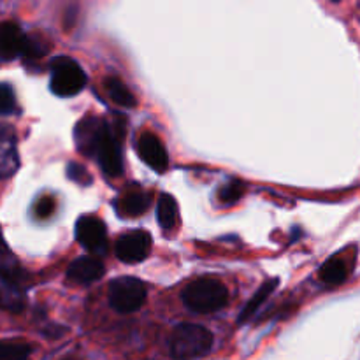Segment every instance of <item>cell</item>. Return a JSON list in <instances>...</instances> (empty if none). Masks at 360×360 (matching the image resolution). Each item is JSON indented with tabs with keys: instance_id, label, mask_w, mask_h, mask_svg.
I'll list each match as a JSON object with an SVG mask.
<instances>
[{
	"instance_id": "obj_1",
	"label": "cell",
	"mask_w": 360,
	"mask_h": 360,
	"mask_svg": "<svg viewBox=\"0 0 360 360\" xmlns=\"http://www.w3.org/2000/svg\"><path fill=\"white\" fill-rule=\"evenodd\" d=\"M211 330L197 323H179L169 336V352L174 360L202 359L213 350Z\"/></svg>"
},
{
	"instance_id": "obj_2",
	"label": "cell",
	"mask_w": 360,
	"mask_h": 360,
	"mask_svg": "<svg viewBox=\"0 0 360 360\" xmlns=\"http://www.w3.org/2000/svg\"><path fill=\"white\" fill-rule=\"evenodd\" d=\"M183 302L192 311L207 315L220 311L229 302V290L221 281L214 278H200L185 287L181 294Z\"/></svg>"
},
{
	"instance_id": "obj_3",
	"label": "cell",
	"mask_w": 360,
	"mask_h": 360,
	"mask_svg": "<svg viewBox=\"0 0 360 360\" xmlns=\"http://www.w3.org/2000/svg\"><path fill=\"white\" fill-rule=\"evenodd\" d=\"M146 285L132 276H120L109 283V304L118 313H134L146 302Z\"/></svg>"
},
{
	"instance_id": "obj_4",
	"label": "cell",
	"mask_w": 360,
	"mask_h": 360,
	"mask_svg": "<svg viewBox=\"0 0 360 360\" xmlns=\"http://www.w3.org/2000/svg\"><path fill=\"white\" fill-rule=\"evenodd\" d=\"M86 84V74L69 56H56L51 62V86L53 94L58 97H72L79 94Z\"/></svg>"
},
{
	"instance_id": "obj_5",
	"label": "cell",
	"mask_w": 360,
	"mask_h": 360,
	"mask_svg": "<svg viewBox=\"0 0 360 360\" xmlns=\"http://www.w3.org/2000/svg\"><path fill=\"white\" fill-rule=\"evenodd\" d=\"M109 130L111 129H109V125L104 120H81L76 125V130H74V139H76V146L79 153L86 155V157H95L101 144L104 143L105 136L109 134Z\"/></svg>"
},
{
	"instance_id": "obj_6",
	"label": "cell",
	"mask_w": 360,
	"mask_h": 360,
	"mask_svg": "<svg viewBox=\"0 0 360 360\" xmlns=\"http://www.w3.org/2000/svg\"><path fill=\"white\" fill-rule=\"evenodd\" d=\"M151 250V238L144 231H129L115 243V253L122 262L136 264L148 257Z\"/></svg>"
},
{
	"instance_id": "obj_7",
	"label": "cell",
	"mask_w": 360,
	"mask_h": 360,
	"mask_svg": "<svg viewBox=\"0 0 360 360\" xmlns=\"http://www.w3.org/2000/svg\"><path fill=\"white\" fill-rule=\"evenodd\" d=\"M76 238L81 246L94 253H104L108 248V231L104 221L95 217H81L76 224Z\"/></svg>"
},
{
	"instance_id": "obj_8",
	"label": "cell",
	"mask_w": 360,
	"mask_h": 360,
	"mask_svg": "<svg viewBox=\"0 0 360 360\" xmlns=\"http://www.w3.org/2000/svg\"><path fill=\"white\" fill-rule=\"evenodd\" d=\"M98 162H101L102 171L108 176H120L123 171V158L122 150H120V134L115 130H109L105 136L104 143L98 148L97 155H95Z\"/></svg>"
},
{
	"instance_id": "obj_9",
	"label": "cell",
	"mask_w": 360,
	"mask_h": 360,
	"mask_svg": "<svg viewBox=\"0 0 360 360\" xmlns=\"http://www.w3.org/2000/svg\"><path fill=\"white\" fill-rule=\"evenodd\" d=\"M137 153L155 171L162 172L167 167V151L155 134H143L137 141Z\"/></svg>"
},
{
	"instance_id": "obj_10",
	"label": "cell",
	"mask_w": 360,
	"mask_h": 360,
	"mask_svg": "<svg viewBox=\"0 0 360 360\" xmlns=\"http://www.w3.org/2000/svg\"><path fill=\"white\" fill-rule=\"evenodd\" d=\"M105 273L104 264L95 257H79L74 260L67 269V276L70 281L79 285L94 283V281L101 280Z\"/></svg>"
},
{
	"instance_id": "obj_11",
	"label": "cell",
	"mask_w": 360,
	"mask_h": 360,
	"mask_svg": "<svg viewBox=\"0 0 360 360\" xmlns=\"http://www.w3.org/2000/svg\"><path fill=\"white\" fill-rule=\"evenodd\" d=\"M151 204L150 193L144 190H125L116 199V211L122 217H139L146 213Z\"/></svg>"
},
{
	"instance_id": "obj_12",
	"label": "cell",
	"mask_w": 360,
	"mask_h": 360,
	"mask_svg": "<svg viewBox=\"0 0 360 360\" xmlns=\"http://www.w3.org/2000/svg\"><path fill=\"white\" fill-rule=\"evenodd\" d=\"M27 35L21 32L20 25L13 21H6L0 30V53L4 60H13L14 56L21 55Z\"/></svg>"
},
{
	"instance_id": "obj_13",
	"label": "cell",
	"mask_w": 360,
	"mask_h": 360,
	"mask_svg": "<svg viewBox=\"0 0 360 360\" xmlns=\"http://www.w3.org/2000/svg\"><path fill=\"white\" fill-rule=\"evenodd\" d=\"M278 285H280L278 278H273V280H267L266 283H262V287L255 292V295H253V297L246 302V306L243 308V311L239 313L238 326H245V323H248L250 320L255 316V313L262 308V304L267 301V299H269V295L276 290Z\"/></svg>"
},
{
	"instance_id": "obj_14",
	"label": "cell",
	"mask_w": 360,
	"mask_h": 360,
	"mask_svg": "<svg viewBox=\"0 0 360 360\" xmlns=\"http://www.w3.org/2000/svg\"><path fill=\"white\" fill-rule=\"evenodd\" d=\"M104 86H105V91H108L109 98H111L116 105H120V108L129 109V108H134V105L137 104V101H136V97L132 95V91H130L129 88H127L125 84L118 79V77H108L104 83Z\"/></svg>"
},
{
	"instance_id": "obj_15",
	"label": "cell",
	"mask_w": 360,
	"mask_h": 360,
	"mask_svg": "<svg viewBox=\"0 0 360 360\" xmlns=\"http://www.w3.org/2000/svg\"><path fill=\"white\" fill-rule=\"evenodd\" d=\"M348 267L345 264L343 259L340 257H333V259L327 260L323 264V267L320 269V278H322L323 283L327 285H340L347 280Z\"/></svg>"
},
{
	"instance_id": "obj_16",
	"label": "cell",
	"mask_w": 360,
	"mask_h": 360,
	"mask_svg": "<svg viewBox=\"0 0 360 360\" xmlns=\"http://www.w3.org/2000/svg\"><path fill=\"white\" fill-rule=\"evenodd\" d=\"M157 217L158 224L165 231L174 227L176 221H178V206H176V200L169 193H162L160 199H158Z\"/></svg>"
},
{
	"instance_id": "obj_17",
	"label": "cell",
	"mask_w": 360,
	"mask_h": 360,
	"mask_svg": "<svg viewBox=\"0 0 360 360\" xmlns=\"http://www.w3.org/2000/svg\"><path fill=\"white\" fill-rule=\"evenodd\" d=\"M34 348L25 341H4L0 345V360H28Z\"/></svg>"
},
{
	"instance_id": "obj_18",
	"label": "cell",
	"mask_w": 360,
	"mask_h": 360,
	"mask_svg": "<svg viewBox=\"0 0 360 360\" xmlns=\"http://www.w3.org/2000/svg\"><path fill=\"white\" fill-rule=\"evenodd\" d=\"M46 53H48V44H46L44 39L37 37V35H28V37L25 39V46L21 55L27 56L28 60L42 58Z\"/></svg>"
},
{
	"instance_id": "obj_19",
	"label": "cell",
	"mask_w": 360,
	"mask_h": 360,
	"mask_svg": "<svg viewBox=\"0 0 360 360\" xmlns=\"http://www.w3.org/2000/svg\"><path fill=\"white\" fill-rule=\"evenodd\" d=\"M243 193H245V183L239 181V179H232L231 183H227L220 190L218 197H220V200L224 204H234L241 199Z\"/></svg>"
},
{
	"instance_id": "obj_20",
	"label": "cell",
	"mask_w": 360,
	"mask_h": 360,
	"mask_svg": "<svg viewBox=\"0 0 360 360\" xmlns=\"http://www.w3.org/2000/svg\"><path fill=\"white\" fill-rule=\"evenodd\" d=\"M18 169V153L16 148H14V143L11 146L4 144L2 151V176L4 178H9L11 174H14Z\"/></svg>"
},
{
	"instance_id": "obj_21",
	"label": "cell",
	"mask_w": 360,
	"mask_h": 360,
	"mask_svg": "<svg viewBox=\"0 0 360 360\" xmlns=\"http://www.w3.org/2000/svg\"><path fill=\"white\" fill-rule=\"evenodd\" d=\"M67 176H69V179H72V181L79 183V185H90L91 183L90 172H88L86 169L79 164L67 165Z\"/></svg>"
},
{
	"instance_id": "obj_22",
	"label": "cell",
	"mask_w": 360,
	"mask_h": 360,
	"mask_svg": "<svg viewBox=\"0 0 360 360\" xmlns=\"http://www.w3.org/2000/svg\"><path fill=\"white\" fill-rule=\"evenodd\" d=\"M0 111L2 115H9L14 111V91L7 83L0 86Z\"/></svg>"
},
{
	"instance_id": "obj_23",
	"label": "cell",
	"mask_w": 360,
	"mask_h": 360,
	"mask_svg": "<svg viewBox=\"0 0 360 360\" xmlns=\"http://www.w3.org/2000/svg\"><path fill=\"white\" fill-rule=\"evenodd\" d=\"M34 211H35V217L37 218L51 217L53 211H55V200H53V197H49V195L41 197V199L37 200V204H35Z\"/></svg>"
},
{
	"instance_id": "obj_24",
	"label": "cell",
	"mask_w": 360,
	"mask_h": 360,
	"mask_svg": "<svg viewBox=\"0 0 360 360\" xmlns=\"http://www.w3.org/2000/svg\"><path fill=\"white\" fill-rule=\"evenodd\" d=\"M65 327H58V326H51V329H46L44 330V336L46 338H60V336H63V334H65Z\"/></svg>"
},
{
	"instance_id": "obj_25",
	"label": "cell",
	"mask_w": 360,
	"mask_h": 360,
	"mask_svg": "<svg viewBox=\"0 0 360 360\" xmlns=\"http://www.w3.org/2000/svg\"><path fill=\"white\" fill-rule=\"evenodd\" d=\"M60 360H81L79 357H74V355H67V357L60 359Z\"/></svg>"
},
{
	"instance_id": "obj_26",
	"label": "cell",
	"mask_w": 360,
	"mask_h": 360,
	"mask_svg": "<svg viewBox=\"0 0 360 360\" xmlns=\"http://www.w3.org/2000/svg\"><path fill=\"white\" fill-rule=\"evenodd\" d=\"M334 2H338V0H334Z\"/></svg>"
}]
</instances>
